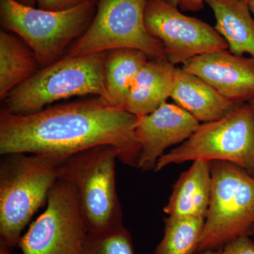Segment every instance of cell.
I'll return each instance as SVG.
<instances>
[{"label":"cell","instance_id":"obj_1","mask_svg":"<svg viewBox=\"0 0 254 254\" xmlns=\"http://www.w3.org/2000/svg\"><path fill=\"white\" fill-rule=\"evenodd\" d=\"M138 117L115 108L101 97L50 107L18 115L4 108L0 113V154L28 153L67 159L109 145L119 160L136 167L140 147L134 137Z\"/></svg>","mask_w":254,"mask_h":254},{"label":"cell","instance_id":"obj_2","mask_svg":"<svg viewBox=\"0 0 254 254\" xmlns=\"http://www.w3.org/2000/svg\"><path fill=\"white\" fill-rule=\"evenodd\" d=\"M65 159L39 154L11 153L0 163V242L18 246L21 232L46 199L59 178Z\"/></svg>","mask_w":254,"mask_h":254},{"label":"cell","instance_id":"obj_3","mask_svg":"<svg viewBox=\"0 0 254 254\" xmlns=\"http://www.w3.org/2000/svg\"><path fill=\"white\" fill-rule=\"evenodd\" d=\"M105 56L106 53L66 55L14 88L3 100V108L14 115H30L58 100L84 95L101 97L110 104L105 86Z\"/></svg>","mask_w":254,"mask_h":254},{"label":"cell","instance_id":"obj_4","mask_svg":"<svg viewBox=\"0 0 254 254\" xmlns=\"http://www.w3.org/2000/svg\"><path fill=\"white\" fill-rule=\"evenodd\" d=\"M98 0H86L63 11H49L0 0V20L6 31L16 33L33 52L42 68L58 61L76 38L88 29Z\"/></svg>","mask_w":254,"mask_h":254},{"label":"cell","instance_id":"obj_5","mask_svg":"<svg viewBox=\"0 0 254 254\" xmlns=\"http://www.w3.org/2000/svg\"><path fill=\"white\" fill-rule=\"evenodd\" d=\"M119 158L115 147L98 145L71 155L60 165L59 178L71 182L77 191L88 233H102L123 225L115 173Z\"/></svg>","mask_w":254,"mask_h":254},{"label":"cell","instance_id":"obj_6","mask_svg":"<svg viewBox=\"0 0 254 254\" xmlns=\"http://www.w3.org/2000/svg\"><path fill=\"white\" fill-rule=\"evenodd\" d=\"M212 192L198 252L254 232V177L239 165L210 161Z\"/></svg>","mask_w":254,"mask_h":254},{"label":"cell","instance_id":"obj_7","mask_svg":"<svg viewBox=\"0 0 254 254\" xmlns=\"http://www.w3.org/2000/svg\"><path fill=\"white\" fill-rule=\"evenodd\" d=\"M196 160L230 162L254 177V100L237 105L220 120L200 125L188 139L162 155L154 170Z\"/></svg>","mask_w":254,"mask_h":254},{"label":"cell","instance_id":"obj_8","mask_svg":"<svg viewBox=\"0 0 254 254\" xmlns=\"http://www.w3.org/2000/svg\"><path fill=\"white\" fill-rule=\"evenodd\" d=\"M148 0H98L89 27L68 49L66 56L106 53L128 48L141 50L150 60H168L163 43L147 31Z\"/></svg>","mask_w":254,"mask_h":254},{"label":"cell","instance_id":"obj_9","mask_svg":"<svg viewBox=\"0 0 254 254\" xmlns=\"http://www.w3.org/2000/svg\"><path fill=\"white\" fill-rule=\"evenodd\" d=\"M88 234L76 189L58 178L48 193L46 210L18 247L23 254H81Z\"/></svg>","mask_w":254,"mask_h":254},{"label":"cell","instance_id":"obj_10","mask_svg":"<svg viewBox=\"0 0 254 254\" xmlns=\"http://www.w3.org/2000/svg\"><path fill=\"white\" fill-rule=\"evenodd\" d=\"M144 22L148 33L163 43L167 59L175 65L198 55L228 49L225 38L215 28L161 0H148Z\"/></svg>","mask_w":254,"mask_h":254},{"label":"cell","instance_id":"obj_11","mask_svg":"<svg viewBox=\"0 0 254 254\" xmlns=\"http://www.w3.org/2000/svg\"><path fill=\"white\" fill-rule=\"evenodd\" d=\"M138 118L134 128L135 139L140 147L136 168L142 172L154 170L167 148L181 144L200 126L186 110L167 102L153 113Z\"/></svg>","mask_w":254,"mask_h":254},{"label":"cell","instance_id":"obj_12","mask_svg":"<svg viewBox=\"0 0 254 254\" xmlns=\"http://www.w3.org/2000/svg\"><path fill=\"white\" fill-rule=\"evenodd\" d=\"M182 68L204 80L236 104L254 100V58L222 50L190 58Z\"/></svg>","mask_w":254,"mask_h":254},{"label":"cell","instance_id":"obj_13","mask_svg":"<svg viewBox=\"0 0 254 254\" xmlns=\"http://www.w3.org/2000/svg\"><path fill=\"white\" fill-rule=\"evenodd\" d=\"M170 98L203 123L224 118L239 105L220 94L204 80L179 67L175 70Z\"/></svg>","mask_w":254,"mask_h":254},{"label":"cell","instance_id":"obj_14","mask_svg":"<svg viewBox=\"0 0 254 254\" xmlns=\"http://www.w3.org/2000/svg\"><path fill=\"white\" fill-rule=\"evenodd\" d=\"M175 70L168 60H148L137 74L123 109L138 118L158 109L171 97Z\"/></svg>","mask_w":254,"mask_h":254},{"label":"cell","instance_id":"obj_15","mask_svg":"<svg viewBox=\"0 0 254 254\" xmlns=\"http://www.w3.org/2000/svg\"><path fill=\"white\" fill-rule=\"evenodd\" d=\"M212 192L210 161L196 160L181 173L164 212L169 216L206 218Z\"/></svg>","mask_w":254,"mask_h":254},{"label":"cell","instance_id":"obj_16","mask_svg":"<svg viewBox=\"0 0 254 254\" xmlns=\"http://www.w3.org/2000/svg\"><path fill=\"white\" fill-rule=\"evenodd\" d=\"M215 15V30L232 54H249L254 59V20L248 4L242 0H207Z\"/></svg>","mask_w":254,"mask_h":254},{"label":"cell","instance_id":"obj_17","mask_svg":"<svg viewBox=\"0 0 254 254\" xmlns=\"http://www.w3.org/2000/svg\"><path fill=\"white\" fill-rule=\"evenodd\" d=\"M149 60L141 50L122 48L106 52L105 86L112 106L123 109L137 74Z\"/></svg>","mask_w":254,"mask_h":254},{"label":"cell","instance_id":"obj_18","mask_svg":"<svg viewBox=\"0 0 254 254\" xmlns=\"http://www.w3.org/2000/svg\"><path fill=\"white\" fill-rule=\"evenodd\" d=\"M40 64L31 48L14 35L0 32V98L38 71Z\"/></svg>","mask_w":254,"mask_h":254},{"label":"cell","instance_id":"obj_19","mask_svg":"<svg viewBox=\"0 0 254 254\" xmlns=\"http://www.w3.org/2000/svg\"><path fill=\"white\" fill-rule=\"evenodd\" d=\"M205 219L168 216L163 239L154 254H195L198 252Z\"/></svg>","mask_w":254,"mask_h":254},{"label":"cell","instance_id":"obj_20","mask_svg":"<svg viewBox=\"0 0 254 254\" xmlns=\"http://www.w3.org/2000/svg\"><path fill=\"white\" fill-rule=\"evenodd\" d=\"M81 254H134V249L129 232L122 225L102 233H88Z\"/></svg>","mask_w":254,"mask_h":254},{"label":"cell","instance_id":"obj_21","mask_svg":"<svg viewBox=\"0 0 254 254\" xmlns=\"http://www.w3.org/2000/svg\"><path fill=\"white\" fill-rule=\"evenodd\" d=\"M198 254H254V242L250 236H242L218 250H206Z\"/></svg>","mask_w":254,"mask_h":254},{"label":"cell","instance_id":"obj_22","mask_svg":"<svg viewBox=\"0 0 254 254\" xmlns=\"http://www.w3.org/2000/svg\"><path fill=\"white\" fill-rule=\"evenodd\" d=\"M86 0H37L39 9L49 11H63L75 7Z\"/></svg>","mask_w":254,"mask_h":254},{"label":"cell","instance_id":"obj_23","mask_svg":"<svg viewBox=\"0 0 254 254\" xmlns=\"http://www.w3.org/2000/svg\"><path fill=\"white\" fill-rule=\"evenodd\" d=\"M206 1L207 0H180L178 7H180L182 11L195 12L203 9ZM242 1L247 3L249 0H242Z\"/></svg>","mask_w":254,"mask_h":254},{"label":"cell","instance_id":"obj_24","mask_svg":"<svg viewBox=\"0 0 254 254\" xmlns=\"http://www.w3.org/2000/svg\"><path fill=\"white\" fill-rule=\"evenodd\" d=\"M16 1H17L20 4L32 6V7H35V6L37 5V0H16Z\"/></svg>","mask_w":254,"mask_h":254},{"label":"cell","instance_id":"obj_25","mask_svg":"<svg viewBox=\"0 0 254 254\" xmlns=\"http://www.w3.org/2000/svg\"><path fill=\"white\" fill-rule=\"evenodd\" d=\"M161 1L167 3V4L172 5V6H177V7H178L180 0H161Z\"/></svg>","mask_w":254,"mask_h":254},{"label":"cell","instance_id":"obj_26","mask_svg":"<svg viewBox=\"0 0 254 254\" xmlns=\"http://www.w3.org/2000/svg\"><path fill=\"white\" fill-rule=\"evenodd\" d=\"M0 254H11V252H9V249L6 248V247L1 246L0 247Z\"/></svg>","mask_w":254,"mask_h":254},{"label":"cell","instance_id":"obj_27","mask_svg":"<svg viewBox=\"0 0 254 254\" xmlns=\"http://www.w3.org/2000/svg\"><path fill=\"white\" fill-rule=\"evenodd\" d=\"M249 7H250V11L254 14V0H249L248 2Z\"/></svg>","mask_w":254,"mask_h":254}]
</instances>
